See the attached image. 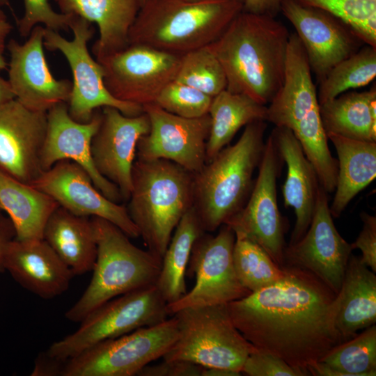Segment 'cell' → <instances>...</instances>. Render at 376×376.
<instances>
[{
  "label": "cell",
  "mask_w": 376,
  "mask_h": 376,
  "mask_svg": "<svg viewBox=\"0 0 376 376\" xmlns=\"http://www.w3.org/2000/svg\"><path fill=\"white\" fill-rule=\"evenodd\" d=\"M0 206L14 225L16 240L43 239L45 226L59 206L46 193L0 170Z\"/></svg>",
  "instance_id": "cell-28"
},
{
  "label": "cell",
  "mask_w": 376,
  "mask_h": 376,
  "mask_svg": "<svg viewBox=\"0 0 376 376\" xmlns=\"http://www.w3.org/2000/svg\"><path fill=\"white\" fill-rule=\"evenodd\" d=\"M352 250L334 224L328 193L320 185L310 226L301 239L285 246L284 265L311 272L337 295Z\"/></svg>",
  "instance_id": "cell-17"
},
{
  "label": "cell",
  "mask_w": 376,
  "mask_h": 376,
  "mask_svg": "<svg viewBox=\"0 0 376 376\" xmlns=\"http://www.w3.org/2000/svg\"><path fill=\"white\" fill-rule=\"evenodd\" d=\"M212 100L201 91L174 80L162 90L155 104L176 116L196 118L208 114Z\"/></svg>",
  "instance_id": "cell-38"
},
{
  "label": "cell",
  "mask_w": 376,
  "mask_h": 376,
  "mask_svg": "<svg viewBox=\"0 0 376 376\" xmlns=\"http://www.w3.org/2000/svg\"><path fill=\"white\" fill-rule=\"evenodd\" d=\"M181 57L146 45H129L98 62L113 97L143 107L155 103L162 90L175 80Z\"/></svg>",
  "instance_id": "cell-14"
},
{
  "label": "cell",
  "mask_w": 376,
  "mask_h": 376,
  "mask_svg": "<svg viewBox=\"0 0 376 376\" xmlns=\"http://www.w3.org/2000/svg\"><path fill=\"white\" fill-rule=\"evenodd\" d=\"M283 161L269 134L251 194L225 224L258 244L279 267L284 266L285 219L278 207L276 179Z\"/></svg>",
  "instance_id": "cell-12"
},
{
  "label": "cell",
  "mask_w": 376,
  "mask_h": 376,
  "mask_svg": "<svg viewBox=\"0 0 376 376\" xmlns=\"http://www.w3.org/2000/svg\"><path fill=\"white\" fill-rule=\"evenodd\" d=\"M173 316L178 337L164 361H187L242 373L245 360L256 348L233 324L227 304L186 308Z\"/></svg>",
  "instance_id": "cell-7"
},
{
  "label": "cell",
  "mask_w": 376,
  "mask_h": 376,
  "mask_svg": "<svg viewBox=\"0 0 376 376\" xmlns=\"http://www.w3.org/2000/svg\"><path fill=\"white\" fill-rule=\"evenodd\" d=\"M175 80L212 97L227 86L224 69L209 45L182 56Z\"/></svg>",
  "instance_id": "cell-36"
},
{
  "label": "cell",
  "mask_w": 376,
  "mask_h": 376,
  "mask_svg": "<svg viewBox=\"0 0 376 376\" xmlns=\"http://www.w3.org/2000/svg\"><path fill=\"white\" fill-rule=\"evenodd\" d=\"M11 29L12 26L7 21V19H0V70L6 69L8 66L4 56V50L6 48V40Z\"/></svg>",
  "instance_id": "cell-46"
},
{
  "label": "cell",
  "mask_w": 376,
  "mask_h": 376,
  "mask_svg": "<svg viewBox=\"0 0 376 376\" xmlns=\"http://www.w3.org/2000/svg\"><path fill=\"white\" fill-rule=\"evenodd\" d=\"M204 367L187 361H164L154 366H146L141 376H202Z\"/></svg>",
  "instance_id": "cell-42"
},
{
  "label": "cell",
  "mask_w": 376,
  "mask_h": 376,
  "mask_svg": "<svg viewBox=\"0 0 376 376\" xmlns=\"http://www.w3.org/2000/svg\"><path fill=\"white\" fill-rule=\"evenodd\" d=\"M280 11L296 30L318 84L334 66L366 45L347 24L324 10L282 0Z\"/></svg>",
  "instance_id": "cell-16"
},
{
  "label": "cell",
  "mask_w": 376,
  "mask_h": 376,
  "mask_svg": "<svg viewBox=\"0 0 376 376\" xmlns=\"http://www.w3.org/2000/svg\"><path fill=\"white\" fill-rule=\"evenodd\" d=\"M43 240L75 276L92 271L97 256V242L91 217L75 214L58 206L45 226Z\"/></svg>",
  "instance_id": "cell-27"
},
{
  "label": "cell",
  "mask_w": 376,
  "mask_h": 376,
  "mask_svg": "<svg viewBox=\"0 0 376 376\" xmlns=\"http://www.w3.org/2000/svg\"><path fill=\"white\" fill-rule=\"evenodd\" d=\"M47 117V129L40 157L42 171L59 161H72L88 173L95 187L107 198L117 203L123 201L117 186L97 171L91 157V141L100 123L101 108L95 111L87 123L75 121L68 113L66 102L52 107Z\"/></svg>",
  "instance_id": "cell-22"
},
{
  "label": "cell",
  "mask_w": 376,
  "mask_h": 376,
  "mask_svg": "<svg viewBox=\"0 0 376 376\" xmlns=\"http://www.w3.org/2000/svg\"><path fill=\"white\" fill-rule=\"evenodd\" d=\"M91 219L97 256L88 287L65 313L73 322L114 297L155 284L162 266L161 258L136 246L118 226L97 217Z\"/></svg>",
  "instance_id": "cell-6"
},
{
  "label": "cell",
  "mask_w": 376,
  "mask_h": 376,
  "mask_svg": "<svg viewBox=\"0 0 376 376\" xmlns=\"http://www.w3.org/2000/svg\"><path fill=\"white\" fill-rule=\"evenodd\" d=\"M53 198L59 206L84 217H97L118 226L129 237H140L127 207L103 195L88 173L78 164L61 160L30 183Z\"/></svg>",
  "instance_id": "cell-18"
},
{
  "label": "cell",
  "mask_w": 376,
  "mask_h": 376,
  "mask_svg": "<svg viewBox=\"0 0 376 376\" xmlns=\"http://www.w3.org/2000/svg\"><path fill=\"white\" fill-rule=\"evenodd\" d=\"M61 12L95 23L99 37L92 47L96 61L129 45L130 29L141 8L139 0H54Z\"/></svg>",
  "instance_id": "cell-25"
},
{
  "label": "cell",
  "mask_w": 376,
  "mask_h": 376,
  "mask_svg": "<svg viewBox=\"0 0 376 376\" xmlns=\"http://www.w3.org/2000/svg\"><path fill=\"white\" fill-rule=\"evenodd\" d=\"M290 35L275 17L242 10L209 45L225 72L226 90L269 103L284 80Z\"/></svg>",
  "instance_id": "cell-2"
},
{
  "label": "cell",
  "mask_w": 376,
  "mask_h": 376,
  "mask_svg": "<svg viewBox=\"0 0 376 376\" xmlns=\"http://www.w3.org/2000/svg\"><path fill=\"white\" fill-rule=\"evenodd\" d=\"M336 328L343 341L376 322V276L351 254L336 295Z\"/></svg>",
  "instance_id": "cell-26"
},
{
  "label": "cell",
  "mask_w": 376,
  "mask_h": 376,
  "mask_svg": "<svg viewBox=\"0 0 376 376\" xmlns=\"http://www.w3.org/2000/svg\"><path fill=\"white\" fill-rule=\"evenodd\" d=\"M242 373L249 376H304L282 359L256 349L247 357Z\"/></svg>",
  "instance_id": "cell-40"
},
{
  "label": "cell",
  "mask_w": 376,
  "mask_h": 376,
  "mask_svg": "<svg viewBox=\"0 0 376 376\" xmlns=\"http://www.w3.org/2000/svg\"><path fill=\"white\" fill-rule=\"evenodd\" d=\"M4 269L23 288L51 299L68 290L75 276L70 268L43 240L20 241L9 245Z\"/></svg>",
  "instance_id": "cell-23"
},
{
  "label": "cell",
  "mask_w": 376,
  "mask_h": 376,
  "mask_svg": "<svg viewBox=\"0 0 376 376\" xmlns=\"http://www.w3.org/2000/svg\"><path fill=\"white\" fill-rule=\"evenodd\" d=\"M269 104L266 120L290 130L301 145L324 136L312 72L295 33H290L288 40L282 86Z\"/></svg>",
  "instance_id": "cell-13"
},
{
  "label": "cell",
  "mask_w": 376,
  "mask_h": 376,
  "mask_svg": "<svg viewBox=\"0 0 376 376\" xmlns=\"http://www.w3.org/2000/svg\"><path fill=\"white\" fill-rule=\"evenodd\" d=\"M146 0H139L140 1V3H141V6H142V4L144 3Z\"/></svg>",
  "instance_id": "cell-52"
},
{
  "label": "cell",
  "mask_w": 376,
  "mask_h": 376,
  "mask_svg": "<svg viewBox=\"0 0 376 376\" xmlns=\"http://www.w3.org/2000/svg\"><path fill=\"white\" fill-rule=\"evenodd\" d=\"M178 337L173 315L150 327L97 343L65 360L61 376H134L169 350Z\"/></svg>",
  "instance_id": "cell-9"
},
{
  "label": "cell",
  "mask_w": 376,
  "mask_h": 376,
  "mask_svg": "<svg viewBox=\"0 0 376 376\" xmlns=\"http://www.w3.org/2000/svg\"><path fill=\"white\" fill-rule=\"evenodd\" d=\"M320 361L335 370L336 376H375V324L333 347Z\"/></svg>",
  "instance_id": "cell-34"
},
{
  "label": "cell",
  "mask_w": 376,
  "mask_h": 376,
  "mask_svg": "<svg viewBox=\"0 0 376 376\" xmlns=\"http://www.w3.org/2000/svg\"><path fill=\"white\" fill-rule=\"evenodd\" d=\"M0 6H10L9 0H0Z\"/></svg>",
  "instance_id": "cell-49"
},
{
  "label": "cell",
  "mask_w": 376,
  "mask_h": 376,
  "mask_svg": "<svg viewBox=\"0 0 376 376\" xmlns=\"http://www.w3.org/2000/svg\"><path fill=\"white\" fill-rule=\"evenodd\" d=\"M324 10L347 24L362 41L376 47V0H295Z\"/></svg>",
  "instance_id": "cell-37"
},
{
  "label": "cell",
  "mask_w": 376,
  "mask_h": 376,
  "mask_svg": "<svg viewBox=\"0 0 376 376\" xmlns=\"http://www.w3.org/2000/svg\"><path fill=\"white\" fill-rule=\"evenodd\" d=\"M13 99L15 97L8 81L0 76V105Z\"/></svg>",
  "instance_id": "cell-47"
},
{
  "label": "cell",
  "mask_w": 376,
  "mask_h": 376,
  "mask_svg": "<svg viewBox=\"0 0 376 376\" xmlns=\"http://www.w3.org/2000/svg\"><path fill=\"white\" fill-rule=\"evenodd\" d=\"M24 12L17 19L19 33L22 38L29 36L32 29L41 24L45 28L58 32L68 30L74 15L57 13L51 6L49 0H23Z\"/></svg>",
  "instance_id": "cell-39"
},
{
  "label": "cell",
  "mask_w": 376,
  "mask_h": 376,
  "mask_svg": "<svg viewBox=\"0 0 376 376\" xmlns=\"http://www.w3.org/2000/svg\"><path fill=\"white\" fill-rule=\"evenodd\" d=\"M266 128L265 120L248 124L235 143L193 173V208L205 232L215 231L246 204L263 155Z\"/></svg>",
  "instance_id": "cell-3"
},
{
  "label": "cell",
  "mask_w": 376,
  "mask_h": 376,
  "mask_svg": "<svg viewBox=\"0 0 376 376\" xmlns=\"http://www.w3.org/2000/svg\"><path fill=\"white\" fill-rule=\"evenodd\" d=\"M45 27L36 25L23 44L9 40L8 82L15 99L25 107L47 112L61 102L68 103L72 83L52 75L44 53Z\"/></svg>",
  "instance_id": "cell-19"
},
{
  "label": "cell",
  "mask_w": 376,
  "mask_h": 376,
  "mask_svg": "<svg viewBox=\"0 0 376 376\" xmlns=\"http://www.w3.org/2000/svg\"><path fill=\"white\" fill-rule=\"evenodd\" d=\"M167 304L155 284L114 297L90 313L72 334L53 343L45 352L66 360L102 340L168 319Z\"/></svg>",
  "instance_id": "cell-8"
},
{
  "label": "cell",
  "mask_w": 376,
  "mask_h": 376,
  "mask_svg": "<svg viewBox=\"0 0 376 376\" xmlns=\"http://www.w3.org/2000/svg\"><path fill=\"white\" fill-rule=\"evenodd\" d=\"M88 20L74 15L70 24L73 33L70 40L58 32L45 28L44 47L60 52L67 60L72 74V86L68 109L70 116L79 123L88 122L95 111L104 107L118 109L127 116L143 113V107L123 102L113 97L104 83V70L88 49L95 29Z\"/></svg>",
  "instance_id": "cell-10"
},
{
  "label": "cell",
  "mask_w": 376,
  "mask_h": 376,
  "mask_svg": "<svg viewBox=\"0 0 376 376\" xmlns=\"http://www.w3.org/2000/svg\"><path fill=\"white\" fill-rule=\"evenodd\" d=\"M241 373L220 368H205L202 376H240Z\"/></svg>",
  "instance_id": "cell-48"
},
{
  "label": "cell",
  "mask_w": 376,
  "mask_h": 376,
  "mask_svg": "<svg viewBox=\"0 0 376 376\" xmlns=\"http://www.w3.org/2000/svg\"><path fill=\"white\" fill-rule=\"evenodd\" d=\"M128 214L148 250L161 258L184 214L193 207V173L164 159H136Z\"/></svg>",
  "instance_id": "cell-5"
},
{
  "label": "cell",
  "mask_w": 376,
  "mask_h": 376,
  "mask_svg": "<svg viewBox=\"0 0 376 376\" xmlns=\"http://www.w3.org/2000/svg\"><path fill=\"white\" fill-rule=\"evenodd\" d=\"M233 261L240 282L251 292L276 282L285 272V266L279 267L258 244L240 234H235Z\"/></svg>",
  "instance_id": "cell-35"
},
{
  "label": "cell",
  "mask_w": 376,
  "mask_h": 376,
  "mask_svg": "<svg viewBox=\"0 0 376 376\" xmlns=\"http://www.w3.org/2000/svg\"><path fill=\"white\" fill-rule=\"evenodd\" d=\"M284 266L281 279L227 307L235 327L258 351L308 376L309 367L344 342L335 325L336 295L311 272Z\"/></svg>",
  "instance_id": "cell-1"
},
{
  "label": "cell",
  "mask_w": 376,
  "mask_h": 376,
  "mask_svg": "<svg viewBox=\"0 0 376 376\" xmlns=\"http://www.w3.org/2000/svg\"><path fill=\"white\" fill-rule=\"evenodd\" d=\"M208 114L210 129L206 144L207 162L229 144L241 127L258 120L267 121V106L246 95L226 89L212 97Z\"/></svg>",
  "instance_id": "cell-31"
},
{
  "label": "cell",
  "mask_w": 376,
  "mask_h": 376,
  "mask_svg": "<svg viewBox=\"0 0 376 376\" xmlns=\"http://www.w3.org/2000/svg\"><path fill=\"white\" fill-rule=\"evenodd\" d=\"M376 77V47L362 46L357 52L334 66L319 83V104L350 89L368 85Z\"/></svg>",
  "instance_id": "cell-33"
},
{
  "label": "cell",
  "mask_w": 376,
  "mask_h": 376,
  "mask_svg": "<svg viewBox=\"0 0 376 376\" xmlns=\"http://www.w3.org/2000/svg\"><path fill=\"white\" fill-rule=\"evenodd\" d=\"M282 0H244L243 10L275 17L280 11Z\"/></svg>",
  "instance_id": "cell-45"
},
{
  "label": "cell",
  "mask_w": 376,
  "mask_h": 376,
  "mask_svg": "<svg viewBox=\"0 0 376 376\" xmlns=\"http://www.w3.org/2000/svg\"><path fill=\"white\" fill-rule=\"evenodd\" d=\"M185 1H199V0H185Z\"/></svg>",
  "instance_id": "cell-53"
},
{
  "label": "cell",
  "mask_w": 376,
  "mask_h": 376,
  "mask_svg": "<svg viewBox=\"0 0 376 376\" xmlns=\"http://www.w3.org/2000/svg\"><path fill=\"white\" fill-rule=\"evenodd\" d=\"M363 221L362 229L356 240L351 244L352 249L361 252V262L376 272V217L365 212L360 214Z\"/></svg>",
  "instance_id": "cell-41"
},
{
  "label": "cell",
  "mask_w": 376,
  "mask_h": 376,
  "mask_svg": "<svg viewBox=\"0 0 376 376\" xmlns=\"http://www.w3.org/2000/svg\"><path fill=\"white\" fill-rule=\"evenodd\" d=\"M229 1L240 2V3H243L244 1V0H229Z\"/></svg>",
  "instance_id": "cell-51"
},
{
  "label": "cell",
  "mask_w": 376,
  "mask_h": 376,
  "mask_svg": "<svg viewBox=\"0 0 376 376\" xmlns=\"http://www.w3.org/2000/svg\"><path fill=\"white\" fill-rule=\"evenodd\" d=\"M64 361L48 356L45 352L36 358L34 368L31 373L33 376H61Z\"/></svg>",
  "instance_id": "cell-43"
},
{
  "label": "cell",
  "mask_w": 376,
  "mask_h": 376,
  "mask_svg": "<svg viewBox=\"0 0 376 376\" xmlns=\"http://www.w3.org/2000/svg\"><path fill=\"white\" fill-rule=\"evenodd\" d=\"M270 135L287 165L282 191L285 206L292 207L295 214L289 243L293 244L301 239L310 226L320 184L314 167L290 130L275 127Z\"/></svg>",
  "instance_id": "cell-24"
},
{
  "label": "cell",
  "mask_w": 376,
  "mask_h": 376,
  "mask_svg": "<svg viewBox=\"0 0 376 376\" xmlns=\"http://www.w3.org/2000/svg\"><path fill=\"white\" fill-rule=\"evenodd\" d=\"M150 121L148 133L140 138L136 158L164 159L189 172L199 171L207 162L206 144L210 129L209 114L196 118H182L156 104L143 107Z\"/></svg>",
  "instance_id": "cell-15"
},
{
  "label": "cell",
  "mask_w": 376,
  "mask_h": 376,
  "mask_svg": "<svg viewBox=\"0 0 376 376\" xmlns=\"http://www.w3.org/2000/svg\"><path fill=\"white\" fill-rule=\"evenodd\" d=\"M1 6H0V19H7L4 12L1 8Z\"/></svg>",
  "instance_id": "cell-50"
},
{
  "label": "cell",
  "mask_w": 376,
  "mask_h": 376,
  "mask_svg": "<svg viewBox=\"0 0 376 376\" xmlns=\"http://www.w3.org/2000/svg\"><path fill=\"white\" fill-rule=\"evenodd\" d=\"M242 10L243 3L229 0H146L129 45L183 56L212 43Z\"/></svg>",
  "instance_id": "cell-4"
},
{
  "label": "cell",
  "mask_w": 376,
  "mask_h": 376,
  "mask_svg": "<svg viewBox=\"0 0 376 376\" xmlns=\"http://www.w3.org/2000/svg\"><path fill=\"white\" fill-rule=\"evenodd\" d=\"M47 112L33 111L16 99L0 105V170L30 184L43 171L41 153Z\"/></svg>",
  "instance_id": "cell-21"
},
{
  "label": "cell",
  "mask_w": 376,
  "mask_h": 376,
  "mask_svg": "<svg viewBox=\"0 0 376 376\" xmlns=\"http://www.w3.org/2000/svg\"><path fill=\"white\" fill-rule=\"evenodd\" d=\"M338 155L335 194L329 210L340 216L349 203L376 177V142L356 140L334 134L327 135Z\"/></svg>",
  "instance_id": "cell-29"
},
{
  "label": "cell",
  "mask_w": 376,
  "mask_h": 376,
  "mask_svg": "<svg viewBox=\"0 0 376 376\" xmlns=\"http://www.w3.org/2000/svg\"><path fill=\"white\" fill-rule=\"evenodd\" d=\"M204 232L192 207L175 228L162 259L155 285L167 304L176 301L187 293L185 274L191 249L196 240Z\"/></svg>",
  "instance_id": "cell-32"
},
{
  "label": "cell",
  "mask_w": 376,
  "mask_h": 376,
  "mask_svg": "<svg viewBox=\"0 0 376 376\" xmlns=\"http://www.w3.org/2000/svg\"><path fill=\"white\" fill-rule=\"evenodd\" d=\"M0 210L2 211V210H1V206H0Z\"/></svg>",
  "instance_id": "cell-54"
},
{
  "label": "cell",
  "mask_w": 376,
  "mask_h": 376,
  "mask_svg": "<svg viewBox=\"0 0 376 376\" xmlns=\"http://www.w3.org/2000/svg\"><path fill=\"white\" fill-rule=\"evenodd\" d=\"M235 241L234 231L226 224L216 235L204 232L196 240L186 272L189 276H195V285L180 299L166 305L169 315L186 308L228 304L251 293L235 273Z\"/></svg>",
  "instance_id": "cell-11"
},
{
  "label": "cell",
  "mask_w": 376,
  "mask_h": 376,
  "mask_svg": "<svg viewBox=\"0 0 376 376\" xmlns=\"http://www.w3.org/2000/svg\"><path fill=\"white\" fill-rule=\"evenodd\" d=\"M16 238L13 224L8 216L0 210V273L5 272L4 259L10 244Z\"/></svg>",
  "instance_id": "cell-44"
},
{
  "label": "cell",
  "mask_w": 376,
  "mask_h": 376,
  "mask_svg": "<svg viewBox=\"0 0 376 376\" xmlns=\"http://www.w3.org/2000/svg\"><path fill=\"white\" fill-rule=\"evenodd\" d=\"M376 97V88L363 92L343 93L320 104V114L326 134L376 142V114L370 111V101Z\"/></svg>",
  "instance_id": "cell-30"
},
{
  "label": "cell",
  "mask_w": 376,
  "mask_h": 376,
  "mask_svg": "<svg viewBox=\"0 0 376 376\" xmlns=\"http://www.w3.org/2000/svg\"><path fill=\"white\" fill-rule=\"evenodd\" d=\"M149 130L145 112L127 116L115 107L101 108L100 123L91 141V157L97 171L117 186L123 201L130 198L138 142Z\"/></svg>",
  "instance_id": "cell-20"
}]
</instances>
